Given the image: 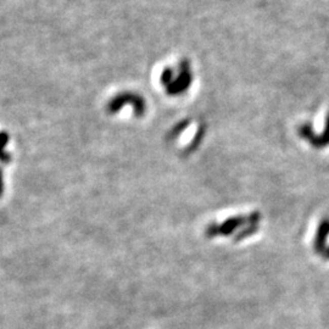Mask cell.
Wrapping results in <instances>:
<instances>
[{"mask_svg":"<svg viewBox=\"0 0 329 329\" xmlns=\"http://www.w3.org/2000/svg\"><path fill=\"white\" fill-rule=\"evenodd\" d=\"M133 106L134 113L136 116H143L145 112V101L144 99L139 95L133 94V93H121V94L116 95L115 98L111 99L109 104H107V110H109L110 113H117L121 111V109L125 105Z\"/></svg>","mask_w":329,"mask_h":329,"instance_id":"cell-1","label":"cell"},{"mask_svg":"<svg viewBox=\"0 0 329 329\" xmlns=\"http://www.w3.org/2000/svg\"><path fill=\"white\" fill-rule=\"evenodd\" d=\"M179 74L176 78L166 87V92L169 95H178L182 94L189 88L193 80V74L190 71V65L188 60H183L179 65Z\"/></svg>","mask_w":329,"mask_h":329,"instance_id":"cell-2","label":"cell"},{"mask_svg":"<svg viewBox=\"0 0 329 329\" xmlns=\"http://www.w3.org/2000/svg\"><path fill=\"white\" fill-rule=\"evenodd\" d=\"M299 134L303 137L304 139H306L307 142L311 143V145L315 146L316 149L324 148V146L329 145V113L327 117V124H325V130L323 132L321 137H318L312 132V128L309 125L301 126L299 130Z\"/></svg>","mask_w":329,"mask_h":329,"instance_id":"cell-3","label":"cell"},{"mask_svg":"<svg viewBox=\"0 0 329 329\" xmlns=\"http://www.w3.org/2000/svg\"><path fill=\"white\" fill-rule=\"evenodd\" d=\"M329 237V218H324L319 222L318 227H317V232L313 239V250L317 254H323L324 250L327 249L325 244H327Z\"/></svg>","mask_w":329,"mask_h":329,"instance_id":"cell-4","label":"cell"},{"mask_svg":"<svg viewBox=\"0 0 329 329\" xmlns=\"http://www.w3.org/2000/svg\"><path fill=\"white\" fill-rule=\"evenodd\" d=\"M248 224L246 222V216H233L226 220L224 222L221 224V234L222 235H228L233 234L235 230L241 228V227Z\"/></svg>","mask_w":329,"mask_h":329,"instance_id":"cell-5","label":"cell"},{"mask_svg":"<svg viewBox=\"0 0 329 329\" xmlns=\"http://www.w3.org/2000/svg\"><path fill=\"white\" fill-rule=\"evenodd\" d=\"M9 139H10V137L7 132H0V161L5 163L10 161V155L5 152V146L8 145Z\"/></svg>","mask_w":329,"mask_h":329,"instance_id":"cell-6","label":"cell"},{"mask_svg":"<svg viewBox=\"0 0 329 329\" xmlns=\"http://www.w3.org/2000/svg\"><path fill=\"white\" fill-rule=\"evenodd\" d=\"M257 230H259V224H248L246 227H243V228L237 233V235L234 237V241L243 240V239L255 234Z\"/></svg>","mask_w":329,"mask_h":329,"instance_id":"cell-7","label":"cell"},{"mask_svg":"<svg viewBox=\"0 0 329 329\" xmlns=\"http://www.w3.org/2000/svg\"><path fill=\"white\" fill-rule=\"evenodd\" d=\"M204 128H200L199 132L195 134V137H194L193 142L190 143V145L187 148V152L188 154H190V152H193L194 150H196L197 146H199L200 143H201V139H202V136H204Z\"/></svg>","mask_w":329,"mask_h":329,"instance_id":"cell-8","label":"cell"},{"mask_svg":"<svg viewBox=\"0 0 329 329\" xmlns=\"http://www.w3.org/2000/svg\"><path fill=\"white\" fill-rule=\"evenodd\" d=\"M190 122L189 121H187V119H185V121H182V122H179L178 125H176L175 126V128H173V130L170 132V134H169V138L170 139H175L176 137L179 136V134L182 133V132H183L185 128L188 127V126H189Z\"/></svg>","mask_w":329,"mask_h":329,"instance_id":"cell-9","label":"cell"},{"mask_svg":"<svg viewBox=\"0 0 329 329\" xmlns=\"http://www.w3.org/2000/svg\"><path fill=\"white\" fill-rule=\"evenodd\" d=\"M221 234V224L217 223H210L206 226L205 235L208 238H215L217 235Z\"/></svg>","mask_w":329,"mask_h":329,"instance_id":"cell-10","label":"cell"},{"mask_svg":"<svg viewBox=\"0 0 329 329\" xmlns=\"http://www.w3.org/2000/svg\"><path fill=\"white\" fill-rule=\"evenodd\" d=\"M173 78H175V73H173V70L172 68H164L163 72L161 73V83L164 87H167L170 85V83L172 82Z\"/></svg>","mask_w":329,"mask_h":329,"instance_id":"cell-11","label":"cell"},{"mask_svg":"<svg viewBox=\"0 0 329 329\" xmlns=\"http://www.w3.org/2000/svg\"><path fill=\"white\" fill-rule=\"evenodd\" d=\"M260 220H261V214L257 211L250 212L249 215H246V222L248 224H259Z\"/></svg>","mask_w":329,"mask_h":329,"instance_id":"cell-12","label":"cell"},{"mask_svg":"<svg viewBox=\"0 0 329 329\" xmlns=\"http://www.w3.org/2000/svg\"><path fill=\"white\" fill-rule=\"evenodd\" d=\"M4 194V178H3V172L0 170V197Z\"/></svg>","mask_w":329,"mask_h":329,"instance_id":"cell-13","label":"cell"},{"mask_svg":"<svg viewBox=\"0 0 329 329\" xmlns=\"http://www.w3.org/2000/svg\"><path fill=\"white\" fill-rule=\"evenodd\" d=\"M322 255H323V259L324 260H329V246L324 250V253H323Z\"/></svg>","mask_w":329,"mask_h":329,"instance_id":"cell-14","label":"cell"}]
</instances>
